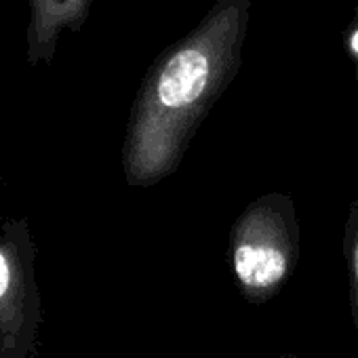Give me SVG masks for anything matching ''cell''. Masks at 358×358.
<instances>
[{
	"instance_id": "6da1fadb",
	"label": "cell",
	"mask_w": 358,
	"mask_h": 358,
	"mask_svg": "<svg viewBox=\"0 0 358 358\" xmlns=\"http://www.w3.org/2000/svg\"><path fill=\"white\" fill-rule=\"evenodd\" d=\"M251 0H217L148 68L122 143L129 188H152L182 164L196 129L243 62Z\"/></svg>"
},
{
	"instance_id": "7a4b0ae2",
	"label": "cell",
	"mask_w": 358,
	"mask_h": 358,
	"mask_svg": "<svg viewBox=\"0 0 358 358\" xmlns=\"http://www.w3.org/2000/svg\"><path fill=\"white\" fill-rule=\"evenodd\" d=\"M299 262V224L293 199L270 192L255 199L230 230V266L245 301L274 299Z\"/></svg>"
},
{
	"instance_id": "3957f363",
	"label": "cell",
	"mask_w": 358,
	"mask_h": 358,
	"mask_svg": "<svg viewBox=\"0 0 358 358\" xmlns=\"http://www.w3.org/2000/svg\"><path fill=\"white\" fill-rule=\"evenodd\" d=\"M36 247L26 220H0V358H32L43 322Z\"/></svg>"
},
{
	"instance_id": "277c9868",
	"label": "cell",
	"mask_w": 358,
	"mask_h": 358,
	"mask_svg": "<svg viewBox=\"0 0 358 358\" xmlns=\"http://www.w3.org/2000/svg\"><path fill=\"white\" fill-rule=\"evenodd\" d=\"M93 0H26V51L32 64H49L62 38L83 28Z\"/></svg>"
},
{
	"instance_id": "5b68a950",
	"label": "cell",
	"mask_w": 358,
	"mask_h": 358,
	"mask_svg": "<svg viewBox=\"0 0 358 358\" xmlns=\"http://www.w3.org/2000/svg\"><path fill=\"white\" fill-rule=\"evenodd\" d=\"M343 257L348 268V293L352 324L358 335V199L350 205V213L343 230Z\"/></svg>"
},
{
	"instance_id": "8992f818",
	"label": "cell",
	"mask_w": 358,
	"mask_h": 358,
	"mask_svg": "<svg viewBox=\"0 0 358 358\" xmlns=\"http://www.w3.org/2000/svg\"><path fill=\"white\" fill-rule=\"evenodd\" d=\"M343 49H345V55L352 62L354 74L358 78V3H356L354 17H352V22L348 24V28L343 32Z\"/></svg>"
},
{
	"instance_id": "52a82bcc",
	"label": "cell",
	"mask_w": 358,
	"mask_h": 358,
	"mask_svg": "<svg viewBox=\"0 0 358 358\" xmlns=\"http://www.w3.org/2000/svg\"><path fill=\"white\" fill-rule=\"evenodd\" d=\"M278 358H299V356H295V354H282V356H278Z\"/></svg>"
}]
</instances>
